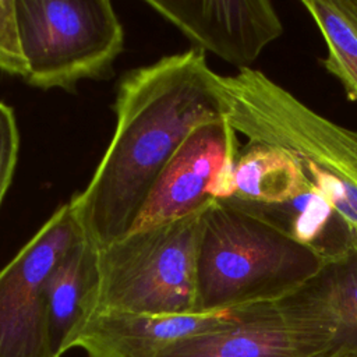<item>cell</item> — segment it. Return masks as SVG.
Returning a JSON list of instances; mask_svg holds the SVG:
<instances>
[{
  "instance_id": "1",
  "label": "cell",
  "mask_w": 357,
  "mask_h": 357,
  "mask_svg": "<svg viewBox=\"0 0 357 357\" xmlns=\"http://www.w3.org/2000/svg\"><path fill=\"white\" fill-rule=\"evenodd\" d=\"M116 126L88 185L70 202L84 237L103 248L131 231L159 174L192 128L225 117L219 74L192 47L127 71Z\"/></svg>"
},
{
  "instance_id": "2",
  "label": "cell",
  "mask_w": 357,
  "mask_h": 357,
  "mask_svg": "<svg viewBox=\"0 0 357 357\" xmlns=\"http://www.w3.org/2000/svg\"><path fill=\"white\" fill-rule=\"evenodd\" d=\"M223 113L248 142L283 149L357 240V131L319 114L259 70L219 75Z\"/></svg>"
},
{
  "instance_id": "3",
  "label": "cell",
  "mask_w": 357,
  "mask_h": 357,
  "mask_svg": "<svg viewBox=\"0 0 357 357\" xmlns=\"http://www.w3.org/2000/svg\"><path fill=\"white\" fill-rule=\"evenodd\" d=\"M324 255L269 219L212 201L202 215L197 312L278 301L319 275Z\"/></svg>"
},
{
  "instance_id": "4",
  "label": "cell",
  "mask_w": 357,
  "mask_h": 357,
  "mask_svg": "<svg viewBox=\"0 0 357 357\" xmlns=\"http://www.w3.org/2000/svg\"><path fill=\"white\" fill-rule=\"evenodd\" d=\"M204 211L131 230L98 248L99 282L93 314L197 312V262Z\"/></svg>"
},
{
  "instance_id": "5",
  "label": "cell",
  "mask_w": 357,
  "mask_h": 357,
  "mask_svg": "<svg viewBox=\"0 0 357 357\" xmlns=\"http://www.w3.org/2000/svg\"><path fill=\"white\" fill-rule=\"evenodd\" d=\"M24 79L40 89L74 91L107 75L124 47V29L109 0H15Z\"/></svg>"
},
{
  "instance_id": "6",
  "label": "cell",
  "mask_w": 357,
  "mask_h": 357,
  "mask_svg": "<svg viewBox=\"0 0 357 357\" xmlns=\"http://www.w3.org/2000/svg\"><path fill=\"white\" fill-rule=\"evenodd\" d=\"M333 350L335 322L318 275L278 301L240 307L227 325L155 357H325Z\"/></svg>"
},
{
  "instance_id": "7",
  "label": "cell",
  "mask_w": 357,
  "mask_h": 357,
  "mask_svg": "<svg viewBox=\"0 0 357 357\" xmlns=\"http://www.w3.org/2000/svg\"><path fill=\"white\" fill-rule=\"evenodd\" d=\"M82 236L70 202L63 204L0 269V357H56L46 283Z\"/></svg>"
},
{
  "instance_id": "8",
  "label": "cell",
  "mask_w": 357,
  "mask_h": 357,
  "mask_svg": "<svg viewBox=\"0 0 357 357\" xmlns=\"http://www.w3.org/2000/svg\"><path fill=\"white\" fill-rule=\"evenodd\" d=\"M240 151L237 132L225 117L190 131L153 184L131 230L149 229L204 211L211 188Z\"/></svg>"
},
{
  "instance_id": "9",
  "label": "cell",
  "mask_w": 357,
  "mask_h": 357,
  "mask_svg": "<svg viewBox=\"0 0 357 357\" xmlns=\"http://www.w3.org/2000/svg\"><path fill=\"white\" fill-rule=\"evenodd\" d=\"M188 38L197 49L248 67L283 33L280 17L268 0H145Z\"/></svg>"
},
{
  "instance_id": "10",
  "label": "cell",
  "mask_w": 357,
  "mask_h": 357,
  "mask_svg": "<svg viewBox=\"0 0 357 357\" xmlns=\"http://www.w3.org/2000/svg\"><path fill=\"white\" fill-rule=\"evenodd\" d=\"M238 308L194 314L95 312L75 333L70 349L88 357H155L167 346L231 322Z\"/></svg>"
},
{
  "instance_id": "11",
  "label": "cell",
  "mask_w": 357,
  "mask_h": 357,
  "mask_svg": "<svg viewBox=\"0 0 357 357\" xmlns=\"http://www.w3.org/2000/svg\"><path fill=\"white\" fill-rule=\"evenodd\" d=\"M98 248L84 236L54 266L46 283V305L52 347L56 357L93 314L98 291Z\"/></svg>"
},
{
  "instance_id": "12",
  "label": "cell",
  "mask_w": 357,
  "mask_h": 357,
  "mask_svg": "<svg viewBox=\"0 0 357 357\" xmlns=\"http://www.w3.org/2000/svg\"><path fill=\"white\" fill-rule=\"evenodd\" d=\"M307 187V178L287 152L247 142L236 158L233 195L219 201L276 205L293 199Z\"/></svg>"
},
{
  "instance_id": "13",
  "label": "cell",
  "mask_w": 357,
  "mask_h": 357,
  "mask_svg": "<svg viewBox=\"0 0 357 357\" xmlns=\"http://www.w3.org/2000/svg\"><path fill=\"white\" fill-rule=\"evenodd\" d=\"M301 6L326 46L322 66L357 102V0H303Z\"/></svg>"
},
{
  "instance_id": "14",
  "label": "cell",
  "mask_w": 357,
  "mask_h": 357,
  "mask_svg": "<svg viewBox=\"0 0 357 357\" xmlns=\"http://www.w3.org/2000/svg\"><path fill=\"white\" fill-rule=\"evenodd\" d=\"M319 279L335 322L336 350H357V243L328 258Z\"/></svg>"
},
{
  "instance_id": "15",
  "label": "cell",
  "mask_w": 357,
  "mask_h": 357,
  "mask_svg": "<svg viewBox=\"0 0 357 357\" xmlns=\"http://www.w3.org/2000/svg\"><path fill=\"white\" fill-rule=\"evenodd\" d=\"M0 73L21 78L26 74L15 0H0Z\"/></svg>"
},
{
  "instance_id": "16",
  "label": "cell",
  "mask_w": 357,
  "mask_h": 357,
  "mask_svg": "<svg viewBox=\"0 0 357 357\" xmlns=\"http://www.w3.org/2000/svg\"><path fill=\"white\" fill-rule=\"evenodd\" d=\"M20 149V134L13 109L0 100V206L10 188Z\"/></svg>"
},
{
  "instance_id": "17",
  "label": "cell",
  "mask_w": 357,
  "mask_h": 357,
  "mask_svg": "<svg viewBox=\"0 0 357 357\" xmlns=\"http://www.w3.org/2000/svg\"><path fill=\"white\" fill-rule=\"evenodd\" d=\"M325 357H357V350H344V349H337L326 354Z\"/></svg>"
}]
</instances>
